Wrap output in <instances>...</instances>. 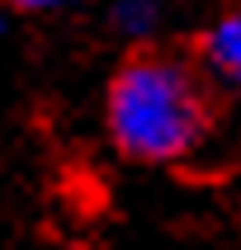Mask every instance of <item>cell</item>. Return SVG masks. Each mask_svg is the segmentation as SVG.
<instances>
[{
  "instance_id": "1",
  "label": "cell",
  "mask_w": 241,
  "mask_h": 250,
  "mask_svg": "<svg viewBox=\"0 0 241 250\" xmlns=\"http://www.w3.org/2000/svg\"><path fill=\"white\" fill-rule=\"evenodd\" d=\"M104 127L123 161L180 166L208 146L218 127L213 81L194 66L189 52L137 47L109 76Z\"/></svg>"
},
{
  "instance_id": "2",
  "label": "cell",
  "mask_w": 241,
  "mask_h": 250,
  "mask_svg": "<svg viewBox=\"0 0 241 250\" xmlns=\"http://www.w3.org/2000/svg\"><path fill=\"white\" fill-rule=\"evenodd\" d=\"M194 66L208 81H222L232 90H241V5L222 10L194 42Z\"/></svg>"
},
{
  "instance_id": "3",
  "label": "cell",
  "mask_w": 241,
  "mask_h": 250,
  "mask_svg": "<svg viewBox=\"0 0 241 250\" xmlns=\"http://www.w3.org/2000/svg\"><path fill=\"white\" fill-rule=\"evenodd\" d=\"M24 10H57V5H66V0H19Z\"/></svg>"
},
{
  "instance_id": "4",
  "label": "cell",
  "mask_w": 241,
  "mask_h": 250,
  "mask_svg": "<svg viewBox=\"0 0 241 250\" xmlns=\"http://www.w3.org/2000/svg\"><path fill=\"white\" fill-rule=\"evenodd\" d=\"M0 28H5V14H0Z\"/></svg>"
}]
</instances>
